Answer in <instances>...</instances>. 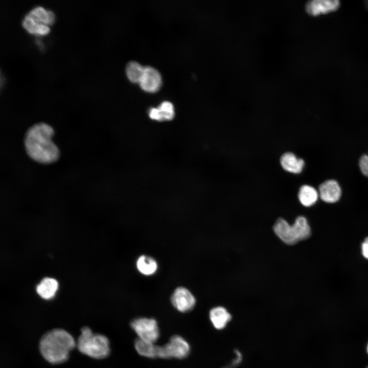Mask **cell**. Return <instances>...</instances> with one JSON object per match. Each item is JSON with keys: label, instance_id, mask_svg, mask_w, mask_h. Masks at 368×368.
<instances>
[{"label": "cell", "instance_id": "cell-1", "mask_svg": "<svg viewBox=\"0 0 368 368\" xmlns=\"http://www.w3.org/2000/svg\"><path fill=\"white\" fill-rule=\"evenodd\" d=\"M53 128L45 123H38L30 127L26 133L24 145L28 156L40 164H50L56 162L60 151L52 141Z\"/></svg>", "mask_w": 368, "mask_h": 368}, {"label": "cell", "instance_id": "cell-2", "mask_svg": "<svg viewBox=\"0 0 368 368\" xmlns=\"http://www.w3.org/2000/svg\"><path fill=\"white\" fill-rule=\"evenodd\" d=\"M76 345L74 338L66 331L54 329L42 336L39 350L47 361L52 364H59L67 360L70 352Z\"/></svg>", "mask_w": 368, "mask_h": 368}, {"label": "cell", "instance_id": "cell-3", "mask_svg": "<svg viewBox=\"0 0 368 368\" xmlns=\"http://www.w3.org/2000/svg\"><path fill=\"white\" fill-rule=\"evenodd\" d=\"M77 347L82 354L95 359H103L110 353V343L108 339L104 335L94 333L88 327L81 330Z\"/></svg>", "mask_w": 368, "mask_h": 368}, {"label": "cell", "instance_id": "cell-4", "mask_svg": "<svg viewBox=\"0 0 368 368\" xmlns=\"http://www.w3.org/2000/svg\"><path fill=\"white\" fill-rule=\"evenodd\" d=\"M273 230L277 236L288 245H293L305 240L311 235V228L304 216L297 217L292 225L285 219L279 218L274 225Z\"/></svg>", "mask_w": 368, "mask_h": 368}, {"label": "cell", "instance_id": "cell-5", "mask_svg": "<svg viewBox=\"0 0 368 368\" xmlns=\"http://www.w3.org/2000/svg\"><path fill=\"white\" fill-rule=\"evenodd\" d=\"M190 352V346L188 342L181 336L175 335L165 345L158 346V357L183 359L187 357Z\"/></svg>", "mask_w": 368, "mask_h": 368}, {"label": "cell", "instance_id": "cell-6", "mask_svg": "<svg viewBox=\"0 0 368 368\" xmlns=\"http://www.w3.org/2000/svg\"><path fill=\"white\" fill-rule=\"evenodd\" d=\"M131 327L138 338L155 343L159 337V330L156 320L152 318L139 317L131 321Z\"/></svg>", "mask_w": 368, "mask_h": 368}, {"label": "cell", "instance_id": "cell-7", "mask_svg": "<svg viewBox=\"0 0 368 368\" xmlns=\"http://www.w3.org/2000/svg\"><path fill=\"white\" fill-rule=\"evenodd\" d=\"M171 300L173 306L181 312L191 311L196 304L195 298L192 293L183 287H179L174 290Z\"/></svg>", "mask_w": 368, "mask_h": 368}, {"label": "cell", "instance_id": "cell-8", "mask_svg": "<svg viewBox=\"0 0 368 368\" xmlns=\"http://www.w3.org/2000/svg\"><path fill=\"white\" fill-rule=\"evenodd\" d=\"M320 198L325 202L332 203L338 201L341 196V189L338 182L334 179L327 180L318 187Z\"/></svg>", "mask_w": 368, "mask_h": 368}, {"label": "cell", "instance_id": "cell-9", "mask_svg": "<svg viewBox=\"0 0 368 368\" xmlns=\"http://www.w3.org/2000/svg\"><path fill=\"white\" fill-rule=\"evenodd\" d=\"M139 83L143 90L154 93L158 90L161 86L162 77L159 72L155 68L150 66H145Z\"/></svg>", "mask_w": 368, "mask_h": 368}, {"label": "cell", "instance_id": "cell-10", "mask_svg": "<svg viewBox=\"0 0 368 368\" xmlns=\"http://www.w3.org/2000/svg\"><path fill=\"white\" fill-rule=\"evenodd\" d=\"M339 5L340 3L337 0H313L308 2L305 8L308 14L317 16L335 11Z\"/></svg>", "mask_w": 368, "mask_h": 368}, {"label": "cell", "instance_id": "cell-11", "mask_svg": "<svg viewBox=\"0 0 368 368\" xmlns=\"http://www.w3.org/2000/svg\"><path fill=\"white\" fill-rule=\"evenodd\" d=\"M282 168L286 172L292 174H300L305 166L303 159L298 158L292 152H287L283 154L280 159Z\"/></svg>", "mask_w": 368, "mask_h": 368}, {"label": "cell", "instance_id": "cell-12", "mask_svg": "<svg viewBox=\"0 0 368 368\" xmlns=\"http://www.w3.org/2000/svg\"><path fill=\"white\" fill-rule=\"evenodd\" d=\"M209 316L214 327L217 330L224 329L232 319L231 314L225 308L221 306L212 308Z\"/></svg>", "mask_w": 368, "mask_h": 368}, {"label": "cell", "instance_id": "cell-13", "mask_svg": "<svg viewBox=\"0 0 368 368\" xmlns=\"http://www.w3.org/2000/svg\"><path fill=\"white\" fill-rule=\"evenodd\" d=\"M21 25L27 32L36 35H45L50 31L48 25L38 22L28 14L24 17Z\"/></svg>", "mask_w": 368, "mask_h": 368}, {"label": "cell", "instance_id": "cell-14", "mask_svg": "<svg viewBox=\"0 0 368 368\" xmlns=\"http://www.w3.org/2000/svg\"><path fill=\"white\" fill-rule=\"evenodd\" d=\"M318 197V191L311 186L304 185L299 189L298 200L304 206L310 207L314 205L317 201Z\"/></svg>", "mask_w": 368, "mask_h": 368}, {"label": "cell", "instance_id": "cell-15", "mask_svg": "<svg viewBox=\"0 0 368 368\" xmlns=\"http://www.w3.org/2000/svg\"><path fill=\"white\" fill-rule=\"evenodd\" d=\"M58 288V283L55 279L46 278L37 286L36 291L42 298L49 300L55 296Z\"/></svg>", "mask_w": 368, "mask_h": 368}, {"label": "cell", "instance_id": "cell-16", "mask_svg": "<svg viewBox=\"0 0 368 368\" xmlns=\"http://www.w3.org/2000/svg\"><path fill=\"white\" fill-rule=\"evenodd\" d=\"M27 14L38 22L49 26L55 20V15L52 11L40 6L33 7Z\"/></svg>", "mask_w": 368, "mask_h": 368}, {"label": "cell", "instance_id": "cell-17", "mask_svg": "<svg viewBox=\"0 0 368 368\" xmlns=\"http://www.w3.org/2000/svg\"><path fill=\"white\" fill-rule=\"evenodd\" d=\"M134 347L139 354L143 357L150 358L158 357V346L154 343L137 338L135 340Z\"/></svg>", "mask_w": 368, "mask_h": 368}, {"label": "cell", "instance_id": "cell-18", "mask_svg": "<svg viewBox=\"0 0 368 368\" xmlns=\"http://www.w3.org/2000/svg\"><path fill=\"white\" fill-rule=\"evenodd\" d=\"M136 267L140 273L150 275L154 274L157 268L156 261L152 258L145 255L140 256L136 261Z\"/></svg>", "mask_w": 368, "mask_h": 368}, {"label": "cell", "instance_id": "cell-19", "mask_svg": "<svg viewBox=\"0 0 368 368\" xmlns=\"http://www.w3.org/2000/svg\"><path fill=\"white\" fill-rule=\"evenodd\" d=\"M144 67L137 61H129L126 67V73L130 81L139 83L144 73Z\"/></svg>", "mask_w": 368, "mask_h": 368}, {"label": "cell", "instance_id": "cell-20", "mask_svg": "<svg viewBox=\"0 0 368 368\" xmlns=\"http://www.w3.org/2000/svg\"><path fill=\"white\" fill-rule=\"evenodd\" d=\"M157 107L162 115L163 121H170L174 118V107L171 102L168 101H164Z\"/></svg>", "mask_w": 368, "mask_h": 368}, {"label": "cell", "instance_id": "cell-21", "mask_svg": "<svg viewBox=\"0 0 368 368\" xmlns=\"http://www.w3.org/2000/svg\"><path fill=\"white\" fill-rule=\"evenodd\" d=\"M359 168L362 173L368 176V155L363 154L359 159Z\"/></svg>", "mask_w": 368, "mask_h": 368}, {"label": "cell", "instance_id": "cell-22", "mask_svg": "<svg viewBox=\"0 0 368 368\" xmlns=\"http://www.w3.org/2000/svg\"><path fill=\"white\" fill-rule=\"evenodd\" d=\"M149 116L152 120L156 121H163L162 115L158 107H152L149 111Z\"/></svg>", "mask_w": 368, "mask_h": 368}, {"label": "cell", "instance_id": "cell-23", "mask_svg": "<svg viewBox=\"0 0 368 368\" xmlns=\"http://www.w3.org/2000/svg\"><path fill=\"white\" fill-rule=\"evenodd\" d=\"M235 352L236 354V357L229 364L225 366L224 368H235L241 362L242 360V355L241 353L237 350Z\"/></svg>", "mask_w": 368, "mask_h": 368}, {"label": "cell", "instance_id": "cell-24", "mask_svg": "<svg viewBox=\"0 0 368 368\" xmlns=\"http://www.w3.org/2000/svg\"><path fill=\"white\" fill-rule=\"evenodd\" d=\"M361 252L363 256L368 260V237L365 238L361 244Z\"/></svg>", "mask_w": 368, "mask_h": 368}, {"label": "cell", "instance_id": "cell-25", "mask_svg": "<svg viewBox=\"0 0 368 368\" xmlns=\"http://www.w3.org/2000/svg\"><path fill=\"white\" fill-rule=\"evenodd\" d=\"M367 352H368V345H367Z\"/></svg>", "mask_w": 368, "mask_h": 368}, {"label": "cell", "instance_id": "cell-26", "mask_svg": "<svg viewBox=\"0 0 368 368\" xmlns=\"http://www.w3.org/2000/svg\"><path fill=\"white\" fill-rule=\"evenodd\" d=\"M367 3H368V2H367ZM367 5H368V4H367Z\"/></svg>", "mask_w": 368, "mask_h": 368}]
</instances>
